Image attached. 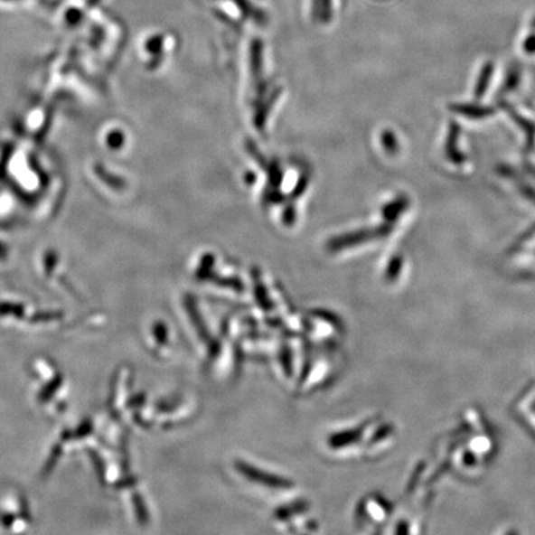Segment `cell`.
<instances>
[{"instance_id": "cell-1", "label": "cell", "mask_w": 535, "mask_h": 535, "mask_svg": "<svg viewBox=\"0 0 535 535\" xmlns=\"http://www.w3.org/2000/svg\"><path fill=\"white\" fill-rule=\"evenodd\" d=\"M99 2H100V0H89V5H99Z\"/></svg>"}]
</instances>
